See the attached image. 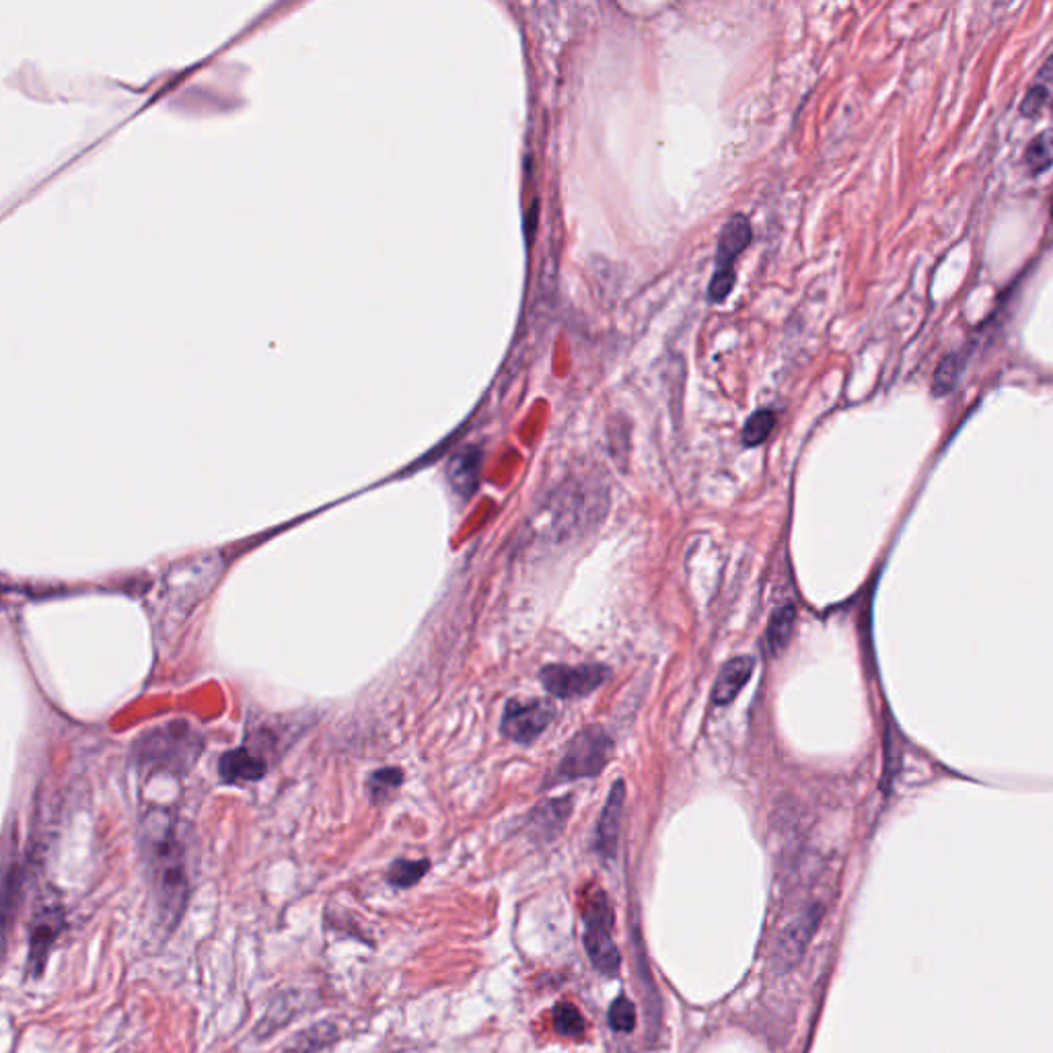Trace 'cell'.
Wrapping results in <instances>:
<instances>
[{"instance_id":"8","label":"cell","mask_w":1053,"mask_h":1053,"mask_svg":"<svg viewBox=\"0 0 1053 1053\" xmlns=\"http://www.w3.org/2000/svg\"><path fill=\"white\" fill-rule=\"evenodd\" d=\"M823 918V907L819 903L809 905L807 910L798 914L780 934L774 949V967L776 971H790L798 961L803 959L811 938L815 936Z\"/></svg>"},{"instance_id":"11","label":"cell","mask_w":1053,"mask_h":1053,"mask_svg":"<svg viewBox=\"0 0 1053 1053\" xmlns=\"http://www.w3.org/2000/svg\"><path fill=\"white\" fill-rule=\"evenodd\" d=\"M219 774L227 784L258 782L266 776V761L247 747H237L221 757Z\"/></svg>"},{"instance_id":"13","label":"cell","mask_w":1053,"mask_h":1053,"mask_svg":"<svg viewBox=\"0 0 1053 1053\" xmlns=\"http://www.w3.org/2000/svg\"><path fill=\"white\" fill-rule=\"evenodd\" d=\"M753 667H755L753 657H735V659H731L729 663H726L720 669V673L716 677V683H714V689H712L714 704H718V706L731 704L741 694V689L745 687V683L749 681V677L753 673Z\"/></svg>"},{"instance_id":"9","label":"cell","mask_w":1053,"mask_h":1053,"mask_svg":"<svg viewBox=\"0 0 1053 1053\" xmlns=\"http://www.w3.org/2000/svg\"><path fill=\"white\" fill-rule=\"evenodd\" d=\"M66 928V916L58 905H44L33 914L31 932H29V953H27V971L33 977H40L46 969L48 955L54 942Z\"/></svg>"},{"instance_id":"22","label":"cell","mask_w":1053,"mask_h":1053,"mask_svg":"<svg viewBox=\"0 0 1053 1053\" xmlns=\"http://www.w3.org/2000/svg\"><path fill=\"white\" fill-rule=\"evenodd\" d=\"M554 1027L564 1037H580L585 1031V1019L570 1002H562L554 1010Z\"/></svg>"},{"instance_id":"18","label":"cell","mask_w":1053,"mask_h":1053,"mask_svg":"<svg viewBox=\"0 0 1053 1053\" xmlns=\"http://www.w3.org/2000/svg\"><path fill=\"white\" fill-rule=\"evenodd\" d=\"M776 426V416L772 410H757L749 416L743 426V443L745 447H759L764 443Z\"/></svg>"},{"instance_id":"10","label":"cell","mask_w":1053,"mask_h":1053,"mask_svg":"<svg viewBox=\"0 0 1053 1053\" xmlns=\"http://www.w3.org/2000/svg\"><path fill=\"white\" fill-rule=\"evenodd\" d=\"M624 801H626V786L622 780H617L605 801V807L601 811V817L595 827V838L593 846L595 850L611 860L617 852V840H620V827H622V815H624Z\"/></svg>"},{"instance_id":"14","label":"cell","mask_w":1053,"mask_h":1053,"mask_svg":"<svg viewBox=\"0 0 1053 1053\" xmlns=\"http://www.w3.org/2000/svg\"><path fill=\"white\" fill-rule=\"evenodd\" d=\"M570 809H572V801L570 796H562V798H554V801H548L543 803L539 809H535L531 813V819H529V827L531 831H535V835H541V838H554V835H558L570 815Z\"/></svg>"},{"instance_id":"23","label":"cell","mask_w":1053,"mask_h":1053,"mask_svg":"<svg viewBox=\"0 0 1053 1053\" xmlns=\"http://www.w3.org/2000/svg\"><path fill=\"white\" fill-rule=\"evenodd\" d=\"M609 1027L617 1033H630L636 1027V1006L626 996L615 998L607 1012Z\"/></svg>"},{"instance_id":"2","label":"cell","mask_w":1053,"mask_h":1053,"mask_svg":"<svg viewBox=\"0 0 1053 1053\" xmlns=\"http://www.w3.org/2000/svg\"><path fill=\"white\" fill-rule=\"evenodd\" d=\"M204 739L186 720H171L144 733L134 743L136 766L151 772L184 774L202 755Z\"/></svg>"},{"instance_id":"24","label":"cell","mask_w":1053,"mask_h":1053,"mask_svg":"<svg viewBox=\"0 0 1053 1053\" xmlns=\"http://www.w3.org/2000/svg\"><path fill=\"white\" fill-rule=\"evenodd\" d=\"M1045 99H1047V89L1041 87V85H1035V87L1027 93L1025 101H1023V107H1021L1023 114H1025V116H1031V114L1039 112L1041 107H1043V103H1045Z\"/></svg>"},{"instance_id":"25","label":"cell","mask_w":1053,"mask_h":1053,"mask_svg":"<svg viewBox=\"0 0 1053 1053\" xmlns=\"http://www.w3.org/2000/svg\"><path fill=\"white\" fill-rule=\"evenodd\" d=\"M1049 210H1051V219H1053V194H1051V204H1049Z\"/></svg>"},{"instance_id":"20","label":"cell","mask_w":1053,"mask_h":1053,"mask_svg":"<svg viewBox=\"0 0 1053 1053\" xmlns=\"http://www.w3.org/2000/svg\"><path fill=\"white\" fill-rule=\"evenodd\" d=\"M963 367H965V360L959 354H951L944 358L934 373V385H932L934 393L947 395L957 385L963 373Z\"/></svg>"},{"instance_id":"7","label":"cell","mask_w":1053,"mask_h":1053,"mask_svg":"<svg viewBox=\"0 0 1053 1053\" xmlns=\"http://www.w3.org/2000/svg\"><path fill=\"white\" fill-rule=\"evenodd\" d=\"M554 704L550 700H508L500 731L506 739L529 745L541 737L554 720Z\"/></svg>"},{"instance_id":"6","label":"cell","mask_w":1053,"mask_h":1053,"mask_svg":"<svg viewBox=\"0 0 1053 1053\" xmlns=\"http://www.w3.org/2000/svg\"><path fill=\"white\" fill-rule=\"evenodd\" d=\"M611 671L605 665H548L539 671V681L554 698H585L599 689Z\"/></svg>"},{"instance_id":"1","label":"cell","mask_w":1053,"mask_h":1053,"mask_svg":"<svg viewBox=\"0 0 1053 1053\" xmlns=\"http://www.w3.org/2000/svg\"><path fill=\"white\" fill-rule=\"evenodd\" d=\"M140 852L147 866L157 916L173 930L186 912L190 897L188 854L175 821L165 811H153L140 827Z\"/></svg>"},{"instance_id":"3","label":"cell","mask_w":1053,"mask_h":1053,"mask_svg":"<svg viewBox=\"0 0 1053 1053\" xmlns=\"http://www.w3.org/2000/svg\"><path fill=\"white\" fill-rule=\"evenodd\" d=\"M613 753V739L599 724L585 726L566 745L558 768L552 776L554 784L574 782L580 778L599 776Z\"/></svg>"},{"instance_id":"4","label":"cell","mask_w":1053,"mask_h":1053,"mask_svg":"<svg viewBox=\"0 0 1053 1053\" xmlns=\"http://www.w3.org/2000/svg\"><path fill=\"white\" fill-rule=\"evenodd\" d=\"M583 918H585V949L589 953L591 963L601 973L615 975L617 969H620L622 965V955L611 938L613 912H611L609 899L603 891H595L587 899L583 907Z\"/></svg>"},{"instance_id":"12","label":"cell","mask_w":1053,"mask_h":1053,"mask_svg":"<svg viewBox=\"0 0 1053 1053\" xmlns=\"http://www.w3.org/2000/svg\"><path fill=\"white\" fill-rule=\"evenodd\" d=\"M482 474V451L478 447H465L455 453L447 465V480L451 488L467 498L476 492Z\"/></svg>"},{"instance_id":"17","label":"cell","mask_w":1053,"mask_h":1053,"mask_svg":"<svg viewBox=\"0 0 1053 1053\" xmlns=\"http://www.w3.org/2000/svg\"><path fill=\"white\" fill-rule=\"evenodd\" d=\"M1025 163L1033 175L1045 173L1053 165V130H1045L1029 144Z\"/></svg>"},{"instance_id":"21","label":"cell","mask_w":1053,"mask_h":1053,"mask_svg":"<svg viewBox=\"0 0 1053 1053\" xmlns=\"http://www.w3.org/2000/svg\"><path fill=\"white\" fill-rule=\"evenodd\" d=\"M404 782V774L402 770L397 768H383L379 772H375L369 780V794L375 803H383L387 801V798L393 794V790H397L399 786H402Z\"/></svg>"},{"instance_id":"15","label":"cell","mask_w":1053,"mask_h":1053,"mask_svg":"<svg viewBox=\"0 0 1053 1053\" xmlns=\"http://www.w3.org/2000/svg\"><path fill=\"white\" fill-rule=\"evenodd\" d=\"M794 622H796V611H794V605H782L778 607L772 617H770V624H768V630H766V640H768V648L772 652H780L784 650V646L788 644L790 636H792V630H794Z\"/></svg>"},{"instance_id":"19","label":"cell","mask_w":1053,"mask_h":1053,"mask_svg":"<svg viewBox=\"0 0 1053 1053\" xmlns=\"http://www.w3.org/2000/svg\"><path fill=\"white\" fill-rule=\"evenodd\" d=\"M334 1039H338V1029L334 1025L321 1023L303 1033L295 1045L288 1049V1053H317L319 1049L328 1047Z\"/></svg>"},{"instance_id":"5","label":"cell","mask_w":1053,"mask_h":1053,"mask_svg":"<svg viewBox=\"0 0 1053 1053\" xmlns=\"http://www.w3.org/2000/svg\"><path fill=\"white\" fill-rule=\"evenodd\" d=\"M751 243V225L745 214H733L724 223L716 243V270L712 274L708 297L714 303H722L735 286V262Z\"/></svg>"},{"instance_id":"16","label":"cell","mask_w":1053,"mask_h":1053,"mask_svg":"<svg viewBox=\"0 0 1053 1053\" xmlns=\"http://www.w3.org/2000/svg\"><path fill=\"white\" fill-rule=\"evenodd\" d=\"M428 860H395L387 873V883L395 889H410L428 873Z\"/></svg>"}]
</instances>
